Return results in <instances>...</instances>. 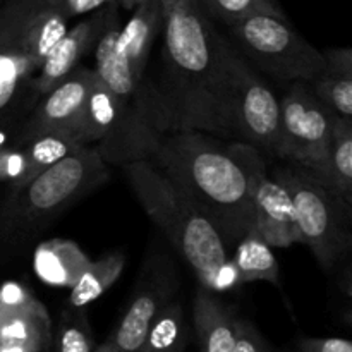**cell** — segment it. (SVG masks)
Wrapping results in <instances>:
<instances>
[{"mask_svg": "<svg viewBox=\"0 0 352 352\" xmlns=\"http://www.w3.org/2000/svg\"><path fill=\"white\" fill-rule=\"evenodd\" d=\"M164 10L162 72L153 85L168 133L201 131L227 140L222 117L226 38L198 0H177Z\"/></svg>", "mask_w": 352, "mask_h": 352, "instance_id": "1", "label": "cell"}, {"mask_svg": "<svg viewBox=\"0 0 352 352\" xmlns=\"http://www.w3.org/2000/svg\"><path fill=\"white\" fill-rule=\"evenodd\" d=\"M150 162L215 223L230 250L254 227L246 175L229 143L201 131H174Z\"/></svg>", "mask_w": 352, "mask_h": 352, "instance_id": "2", "label": "cell"}, {"mask_svg": "<svg viewBox=\"0 0 352 352\" xmlns=\"http://www.w3.org/2000/svg\"><path fill=\"white\" fill-rule=\"evenodd\" d=\"M129 188L179 258L189 265L198 285L215 292L234 291L241 282L230 248L215 223L199 212L150 160L122 165Z\"/></svg>", "mask_w": 352, "mask_h": 352, "instance_id": "3", "label": "cell"}, {"mask_svg": "<svg viewBox=\"0 0 352 352\" xmlns=\"http://www.w3.org/2000/svg\"><path fill=\"white\" fill-rule=\"evenodd\" d=\"M96 148L82 146L28 184L9 189L0 205V256H10L40 236L65 210L109 179Z\"/></svg>", "mask_w": 352, "mask_h": 352, "instance_id": "4", "label": "cell"}, {"mask_svg": "<svg viewBox=\"0 0 352 352\" xmlns=\"http://www.w3.org/2000/svg\"><path fill=\"white\" fill-rule=\"evenodd\" d=\"M222 117L227 140L277 158L280 148V100L236 48L222 47Z\"/></svg>", "mask_w": 352, "mask_h": 352, "instance_id": "5", "label": "cell"}, {"mask_svg": "<svg viewBox=\"0 0 352 352\" xmlns=\"http://www.w3.org/2000/svg\"><path fill=\"white\" fill-rule=\"evenodd\" d=\"M232 47L261 74L277 82H311L325 69V55L289 24L287 17L253 14L229 26Z\"/></svg>", "mask_w": 352, "mask_h": 352, "instance_id": "6", "label": "cell"}, {"mask_svg": "<svg viewBox=\"0 0 352 352\" xmlns=\"http://www.w3.org/2000/svg\"><path fill=\"white\" fill-rule=\"evenodd\" d=\"M272 175L291 196L299 244L311 250L323 270L332 272L351 250L352 206L323 188L301 167L278 165Z\"/></svg>", "mask_w": 352, "mask_h": 352, "instance_id": "7", "label": "cell"}, {"mask_svg": "<svg viewBox=\"0 0 352 352\" xmlns=\"http://www.w3.org/2000/svg\"><path fill=\"white\" fill-rule=\"evenodd\" d=\"M164 136L155 124L122 105L95 72L86 102V143L107 165L150 160Z\"/></svg>", "mask_w": 352, "mask_h": 352, "instance_id": "8", "label": "cell"}, {"mask_svg": "<svg viewBox=\"0 0 352 352\" xmlns=\"http://www.w3.org/2000/svg\"><path fill=\"white\" fill-rule=\"evenodd\" d=\"M336 113L323 105L309 82L287 85L280 98V148L277 160L308 172L318 170L332 143Z\"/></svg>", "mask_w": 352, "mask_h": 352, "instance_id": "9", "label": "cell"}, {"mask_svg": "<svg viewBox=\"0 0 352 352\" xmlns=\"http://www.w3.org/2000/svg\"><path fill=\"white\" fill-rule=\"evenodd\" d=\"M229 146L246 175L256 232L272 248L301 243L291 196L268 172L267 157L258 148L241 141H229Z\"/></svg>", "mask_w": 352, "mask_h": 352, "instance_id": "10", "label": "cell"}, {"mask_svg": "<svg viewBox=\"0 0 352 352\" xmlns=\"http://www.w3.org/2000/svg\"><path fill=\"white\" fill-rule=\"evenodd\" d=\"M181 277L175 261L164 251L148 254L140 270L136 287L110 342L122 352H138L155 316L165 305L175 299Z\"/></svg>", "mask_w": 352, "mask_h": 352, "instance_id": "11", "label": "cell"}, {"mask_svg": "<svg viewBox=\"0 0 352 352\" xmlns=\"http://www.w3.org/2000/svg\"><path fill=\"white\" fill-rule=\"evenodd\" d=\"M95 79V69L78 65L60 85L41 96L21 124L14 140L40 133H57L86 144V102Z\"/></svg>", "mask_w": 352, "mask_h": 352, "instance_id": "12", "label": "cell"}, {"mask_svg": "<svg viewBox=\"0 0 352 352\" xmlns=\"http://www.w3.org/2000/svg\"><path fill=\"white\" fill-rule=\"evenodd\" d=\"M67 30V17L41 0H9L0 10V50L28 58L40 69Z\"/></svg>", "mask_w": 352, "mask_h": 352, "instance_id": "13", "label": "cell"}, {"mask_svg": "<svg viewBox=\"0 0 352 352\" xmlns=\"http://www.w3.org/2000/svg\"><path fill=\"white\" fill-rule=\"evenodd\" d=\"M54 327L43 302L19 282L0 285V352H45Z\"/></svg>", "mask_w": 352, "mask_h": 352, "instance_id": "14", "label": "cell"}, {"mask_svg": "<svg viewBox=\"0 0 352 352\" xmlns=\"http://www.w3.org/2000/svg\"><path fill=\"white\" fill-rule=\"evenodd\" d=\"M119 21L117 2L112 0L102 9L93 10L91 16L79 21L74 28L65 31L64 36L58 40V43L52 48L43 64L40 65L36 74L28 82L33 98L40 100L55 86L60 85L78 65H81L82 57L91 48H95L100 36Z\"/></svg>", "mask_w": 352, "mask_h": 352, "instance_id": "15", "label": "cell"}, {"mask_svg": "<svg viewBox=\"0 0 352 352\" xmlns=\"http://www.w3.org/2000/svg\"><path fill=\"white\" fill-rule=\"evenodd\" d=\"M82 146L86 144L57 133H40L26 140H14L0 151V179L9 184V189L21 188L55 162Z\"/></svg>", "mask_w": 352, "mask_h": 352, "instance_id": "16", "label": "cell"}, {"mask_svg": "<svg viewBox=\"0 0 352 352\" xmlns=\"http://www.w3.org/2000/svg\"><path fill=\"white\" fill-rule=\"evenodd\" d=\"M131 9L133 16L124 28H113L112 43L117 57L134 74L144 78L151 47L164 26L165 10L162 0H138Z\"/></svg>", "mask_w": 352, "mask_h": 352, "instance_id": "17", "label": "cell"}, {"mask_svg": "<svg viewBox=\"0 0 352 352\" xmlns=\"http://www.w3.org/2000/svg\"><path fill=\"white\" fill-rule=\"evenodd\" d=\"M239 318L236 308L219 294L198 285L192 302V323L199 352H234Z\"/></svg>", "mask_w": 352, "mask_h": 352, "instance_id": "18", "label": "cell"}, {"mask_svg": "<svg viewBox=\"0 0 352 352\" xmlns=\"http://www.w3.org/2000/svg\"><path fill=\"white\" fill-rule=\"evenodd\" d=\"M89 261L78 243L55 237L38 244L33 253V270L50 287L71 289L88 268Z\"/></svg>", "mask_w": 352, "mask_h": 352, "instance_id": "19", "label": "cell"}, {"mask_svg": "<svg viewBox=\"0 0 352 352\" xmlns=\"http://www.w3.org/2000/svg\"><path fill=\"white\" fill-rule=\"evenodd\" d=\"M325 69L309 82L320 102L329 107L337 117L352 120V50L329 48Z\"/></svg>", "mask_w": 352, "mask_h": 352, "instance_id": "20", "label": "cell"}, {"mask_svg": "<svg viewBox=\"0 0 352 352\" xmlns=\"http://www.w3.org/2000/svg\"><path fill=\"white\" fill-rule=\"evenodd\" d=\"M308 174L352 206V120L336 117L329 157L318 170Z\"/></svg>", "mask_w": 352, "mask_h": 352, "instance_id": "21", "label": "cell"}, {"mask_svg": "<svg viewBox=\"0 0 352 352\" xmlns=\"http://www.w3.org/2000/svg\"><path fill=\"white\" fill-rule=\"evenodd\" d=\"M230 258L236 267L241 285L258 280L280 285V270H278L274 250L256 232L254 227L234 246V253H230Z\"/></svg>", "mask_w": 352, "mask_h": 352, "instance_id": "22", "label": "cell"}, {"mask_svg": "<svg viewBox=\"0 0 352 352\" xmlns=\"http://www.w3.org/2000/svg\"><path fill=\"white\" fill-rule=\"evenodd\" d=\"M126 256L120 251L107 253L96 261H89L88 268L81 274L71 287L67 306L72 308H86L93 301L105 294L122 275Z\"/></svg>", "mask_w": 352, "mask_h": 352, "instance_id": "23", "label": "cell"}, {"mask_svg": "<svg viewBox=\"0 0 352 352\" xmlns=\"http://www.w3.org/2000/svg\"><path fill=\"white\" fill-rule=\"evenodd\" d=\"M188 340L189 327L182 302L172 299L155 316L138 352H184Z\"/></svg>", "mask_w": 352, "mask_h": 352, "instance_id": "24", "label": "cell"}, {"mask_svg": "<svg viewBox=\"0 0 352 352\" xmlns=\"http://www.w3.org/2000/svg\"><path fill=\"white\" fill-rule=\"evenodd\" d=\"M52 347L55 352H93L95 336L89 325L85 308L67 306L58 316L57 330L54 332Z\"/></svg>", "mask_w": 352, "mask_h": 352, "instance_id": "25", "label": "cell"}, {"mask_svg": "<svg viewBox=\"0 0 352 352\" xmlns=\"http://www.w3.org/2000/svg\"><path fill=\"white\" fill-rule=\"evenodd\" d=\"M198 3L210 17L222 21L227 26L253 14H274L285 17L277 0H198Z\"/></svg>", "mask_w": 352, "mask_h": 352, "instance_id": "26", "label": "cell"}, {"mask_svg": "<svg viewBox=\"0 0 352 352\" xmlns=\"http://www.w3.org/2000/svg\"><path fill=\"white\" fill-rule=\"evenodd\" d=\"M36 71V65L28 58L0 50V110L12 102Z\"/></svg>", "mask_w": 352, "mask_h": 352, "instance_id": "27", "label": "cell"}, {"mask_svg": "<svg viewBox=\"0 0 352 352\" xmlns=\"http://www.w3.org/2000/svg\"><path fill=\"white\" fill-rule=\"evenodd\" d=\"M41 2L47 3L55 12L71 19V17L91 14L93 10L102 9V7H105L112 0H41Z\"/></svg>", "mask_w": 352, "mask_h": 352, "instance_id": "28", "label": "cell"}, {"mask_svg": "<svg viewBox=\"0 0 352 352\" xmlns=\"http://www.w3.org/2000/svg\"><path fill=\"white\" fill-rule=\"evenodd\" d=\"M234 352H270V347L253 323L239 318Z\"/></svg>", "mask_w": 352, "mask_h": 352, "instance_id": "29", "label": "cell"}, {"mask_svg": "<svg viewBox=\"0 0 352 352\" xmlns=\"http://www.w3.org/2000/svg\"><path fill=\"white\" fill-rule=\"evenodd\" d=\"M299 352H352L351 340L340 337H327V339H302L299 342Z\"/></svg>", "mask_w": 352, "mask_h": 352, "instance_id": "30", "label": "cell"}, {"mask_svg": "<svg viewBox=\"0 0 352 352\" xmlns=\"http://www.w3.org/2000/svg\"><path fill=\"white\" fill-rule=\"evenodd\" d=\"M93 352H122V351H120L116 344H112L110 340H107V342L102 344V346H96Z\"/></svg>", "mask_w": 352, "mask_h": 352, "instance_id": "31", "label": "cell"}, {"mask_svg": "<svg viewBox=\"0 0 352 352\" xmlns=\"http://www.w3.org/2000/svg\"><path fill=\"white\" fill-rule=\"evenodd\" d=\"M175 2H177V0H162V3H164V9H167V7L174 6Z\"/></svg>", "mask_w": 352, "mask_h": 352, "instance_id": "32", "label": "cell"}, {"mask_svg": "<svg viewBox=\"0 0 352 352\" xmlns=\"http://www.w3.org/2000/svg\"><path fill=\"white\" fill-rule=\"evenodd\" d=\"M136 2H138V0H122V3H124V6H126V7H129V9H131V7H133L134 3H136Z\"/></svg>", "mask_w": 352, "mask_h": 352, "instance_id": "33", "label": "cell"}]
</instances>
